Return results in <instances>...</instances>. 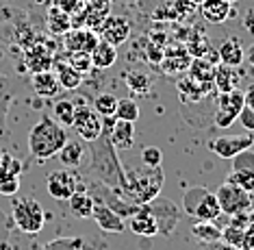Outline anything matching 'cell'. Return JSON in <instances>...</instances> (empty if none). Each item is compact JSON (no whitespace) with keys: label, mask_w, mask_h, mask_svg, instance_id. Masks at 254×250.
Returning a JSON list of instances; mask_svg holds the SVG:
<instances>
[{"label":"cell","mask_w":254,"mask_h":250,"mask_svg":"<svg viewBox=\"0 0 254 250\" xmlns=\"http://www.w3.org/2000/svg\"><path fill=\"white\" fill-rule=\"evenodd\" d=\"M35 2H39V4H42V2H46V0H35Z\"/></svg>","instance_id":"cell-46"},{"label":"cell","mask_w":254,"mask_h":250,"mask_svg":"<svg viewBox=\"0 0 254 250\" xmlns=\"http://www.w3.org/2000/svg\"><path fill=\"white\" fill-rule=\"evenodd\" d=\"M118 100L120 98H115L113 94H109V91H102V94H98L94 98V111L100 115V118H113L115 115V109H118Z\"/></svg>","instance_id":"cell-29"},{"label":"cell","mask_w":254,"mask_h":250,"mask_svg":"<svg viewBox=\"0 0 254 250\" xmlns=\"http://www.w3.org/2000/svg\"><path fill=\"white\" fill-rule=\"evenodd\" d=\"M215 196H217L219 209H222V213H226V216H241V213H246L248 209L252 207V196L228 181L224 185H219Z\"/></svg>","instance_id":"cell-6"},{"label":"cell","mask_w":254,"mask_h":250,"mask_svg":"<svg viewBox=\"0 0 254 250\" xmlns=\"http://www.w3.org/2000/svg\"><path fill=\"white\" fill-rule=\"evenodd\" d=\"M244 91L239 89H233V91H226V94H219L217 98V109H215V126L219 129H228L233 126L237 118H239L241 109H244Z\"/></svg>","instance_id":"cell-7"},{"label":"cell","mask_w":254,"mask_h":250,"mask_svg":"<svg viewBox=\"0 0 254 250\" xmlns=\"http://www.w3.org/2000/svg\"><path fill=\"white\" fill-rule=\"evenodd\" d=\"M100 39L102 42H107V44H111V46H122L126 39L130 37V31H132V26H130V20L128 17H124V15H107L105 17V22L100 24Z\"/></svg>","instance_id":"cell-10"},{"label":"cell","mask_w":254,"mask_h":250,"mask_svg":"<svg viewBox=\"0 0 254 250\" xmlns=\"http://www.w3.org/2000/svg\"><path fill=\"white\" fill-rule=\"evenodd\" d=\"M57 7L59 9H63L65 13H74L78 7H80V0H57Z\"/></svg>","instance_id":"cell-41"},{"label":"cell","mask_w":254,"mask_h":250,"mask_svg":"<svg viewBox=\"0 0 254 250\" xmlns=\"http://www.w3.org/2000/svg\"><path fill=\"white\" fill-rule=\"evenodd\" d=\"M18 191H20V176L0 178V194L2 196H15Z\"/></svg>","instance_id":"cell-38"},{"label":"cell","mask_w":254,"mask_h":250,"mask_svg":"<svg viewBox=\"0 0 254 250\" xmlns=\"http://www.w3.org/2000/svg\"><path fill=\"white\" fill-rule=\"evenodd\" d=\"M96 144L100 146V153L94 148V155H91V167L89 172L96 174L102 183H107L111 189H124V170L120 166V159L115 155V148L111 146L109 137L102 133L100 137L96 139Z\"/></svg>","instance_id":"cell-3"},{"label":"cell","mask_w":254,"mask_h":250,"mask_svg":"<svg viewBox=\"0 0 254 250\" xmlns=\"http://www.w3.org/2000/svg\"><path fill=\"white\" fill-rule=\"evenodd\" d=\"M237 70L228 66H215V74H213V87L217 94H226V91L237 89Z\"/></svg>","instance_id":"cell-23"},{"label":"cell","mask_w":254,"mask_h":250,"mask_svg":"<svg viewBox=\"0 0 254 250\" xmlns=\"http://www.w3.org/2000/svg\"><path fill=\"white\" fill-rule=\"evenodd\" d=\"M55 77L59 81L61 89H78L80 83H83V74H78L70 63H59L55 61Z\"/></svg>","instance_id":"cell-25"},{"label":"cell","mask_w":254,"mask_h":250,"mask_svg":"<svg viewBox=\"0 0 254 250\" xmlns=\"http://www.w3.org/2000/svg\"><path fill=\"white\" fill-rule=\"evenodd\" d=\"M161 161H163V153L157 146H146L141 150V164L148 167H161Z\"/></svg>","instance_id":"cell-37"},{"label":"cell","mask_w":254,"mask_h":250,"mask_svg":"<svg viewBox=\"0 0 254 250\" xmlns=\"http://www.w3.org/2000/svg\"><path fill=\"white\" fill-rule=\"evenodd\" d=\"M154 85V79L150 74L141 72V70H132V72L126 74V87L132 91L135 96H146Z\"/></svg>","instance_id":"cell-27"},{"label":"cell","mask_w":254,"mask_h":250,"mask_svg":"<svg viewBox=\"0 0 254 250\" xmlns=\"http://www.w3.org/2000/svg\"><path fill=\"white\" fill-rule=\"evenodd\" d=\"M237 120L241 122V126H244L246 131L254 133V111H252V109H248L244 104V109H241V113H239V118H237Z\"/></svg>","instance_id":"cell-40"},{"label":"cell","mask_w":254,"mask_h":250,"mask_svg":"<svg viewBox=\"0 0 254 250\" xmlns=\"http://www.w3.org/2000/svg\"><path fill=\"white\" fill-rule=\"evenodd\" d=\"M189 79L195 83H213V74H215V63H211L206 57H195L189 63Z\"/></svg>","instance_id":"cell-24"},{"label":"cell","mask_w":254,"mask_h":250,"mask_svg":"<svg viewBox=\"0 0 254 250\" xmlns=\"http://www.w3.org/2000/svg\"><path fill=\"white\" fill-rule=\"evenodd\" d=\"M244 102H246V107H248V109H252V111H254V85H250V87L246 89Z\"/></svg>","instance_id":"cell-42"},{"label":"cell","mask_w":254,"mask_h":250,"mask_svg":"<svg viewBox=\"0 0 254 250\" xmlns=\"http://www.w3.org/2000/svg\"><path fill=\"white\" fill-rule=\"evenodd\" d=\"M172 7H174L176 15H178V20H181V17L191 15L193 11L198 9V4L191 2V0H172Z\"/></svg>","instance_id":"cell-39"},{"label":"cell","mask_w":254,"mask_h":250,"mask_svg":"<svg viewBox=\"0 0 254 250\" xmlns=\"http://www.w3.org/2000/svg\"><path fill=\"white\" fill-rule=\"evenodd\" d=\"M165 183V174L161 167L143 166L139 170H126L124 172V194L135 202V205H148L159 196L161 187Z\"/></svg>","instance_id":"cell-1"},{"label":"cell","mask_w":254,"mask_h":250,"mask_svg":"<svg viewBox=\"0 0 254 250\" xmlns=\"http://www.w3.org/2000/svg\"><path fill=\"white\" fill-rule=\"evenodd\" d=\"M244 61H248V63H250V66L254 68V44H252L250 48L246 50V57H244Z\"/></svg>","instance_id":"cell-43"},{"label":"cell","mask_w":254,"mask_h":250,"mask_svg":"<svg viewBox=\"0 0 254 250\" xmlns=\"http://www.w3.org/2000/svg\"><path fill=\"white\" fill-rule=\"evenodd\" d=\"M46 26H48V31L55 33V35H65L67 31H72V15L65 13V11L59 9V7L55 4V7L48 11V17H46Z\"/></svg>","instance_id":"cell-26"},{"label":"cell","mask_w":254,"mask_h":250,"mask_svg":"<svg viewBox=\"0 0 254 250\" xmlns=\"http://www.w3.org/2000/svg\"><path fill=\"white\" fill-rule=\"evenodd\" d=\"M91 55V63H94V68L98 70H109L115 66V61H118V48L107 42H98V46L94 50L89 52Z\"/></svg>","instance_id":"cell-21"},{"label":"cell","mask_w":254,"mask_h":250,"mask_svg":"<svg viewBox=\"0 0 254 250\" xmlns=\"http://www.w3.org/2000/svg\"><path fill=\"white\" fill-rule=\"evenodd\" d=\"M191 233L193 237H198V240L202 242H217L219 237H222V231H219V226H215L213 222H202V220H198L193 226H191Z\"/></svg>","instance_id":"cell-30"},{"label":"cell","mask_w":254,"mask_h":250,"mask_svg":"<svg viewBox=\"0 0 254 250\" xmlns=\"http://www.w3.org/2000/svg\"><path fill=\"white\" fill-rule=\"evenodd\" d=\"M76 135H80L83 142H96L102 135V118L94 111V107L87 104H78L74 111V122H72Z\"/></svg>","instance_id":"cell-8"},{"label":"cell","mask_w":254,"mask_h":250,"mask_svg":"<svg viewBox=\"0 0 254 250\" xmlns=\"http://www.w3.org/2000/svg\"><path fill=\"white\" fill-rule=\"evenodd\" d=\"M115 118L126 120V122H137L139 120V104L132 98H120L118 109H115Z\"/></svg>","instance_id":"cell-31"},{"label":"cell","mask_w":254,"mask_h":250,"mask_svg":"<svg viewBox=\"0 0 254 250\" xmlns=\"http://www.w3.org/2000/svg\"><path fill=\"white\" fill-rule=\"evenodd\" d=\"M24 66L31 74L46 72L55 66V50L42 42L31 44L28 48H24Z\"/></svg>","instance_id":"cell-11"},{"label":"cell","mask_w":254,"mask_h":250,"mask_svg":"<svg viewBox=\"0 0 254 250\" xmlns=\"http://www.w3.org/2000/svg\"><path fill=\"white\" fill-rule=\"evenodd\" d=\"M74 111H76V104L72 100H67V98H61V100H57L53 104V120L57 124H61L63 129H65V126H72Z\"/></svg>","instance_id":"cell-28"},{"label":"cell","mask_w":254,"mask_h":250,"mask_svg":"<svg viewBox=\"0 0 254 250\" xmlns=\"http://www.w3.org/2000/svg\"><path fill=\"white\" fill-rule=\"evenodd\" d=\"M228 2H230V4H233V2H237V0H228Z\"/></svg>","instance_id":"cell-47"},{"label":"cell","mask_w":254,"mask_h":250,"mask_svg":"<svg viewBox=\"0 0 254 250\" xmlns=\"http://www.w3.org/2000/svg\"><path fill=\"white\" fill-rule=\"evenodd\" d=\"M183 207L191 218L202 220V222H215L219 218V213H222L215 191H209L204 187L189 189L183 198Z\"/></svg>","instance_id":"cell-4"},{"label":"cell","mask_w":254,"mask_h":250,"mask_svg":"<svg viewBox=\"0 0 254 250\" xmlns=\"http://www.w3.org/2000/svg\"><path fill=\"white\" fill-rule=\"evenodd\" d=\"M67 207H70L72 216L78 220H89L94 216V207H96V198L91 194L85 191V187L76 189L74 194L67 198Z\"/></svg>","instance_id":"cell-17"},{"label":"cell","mask_w":254,"mask_h":250,"mask_svg":"<svg viewBox=\"0 0 254 250\" xmlns=\"http://www.w3.org/2000/svg\"><path fill=\"white\" fill-rule=\"evenodd\" d=\"M85 153H87V148H85V144L83 142H78V139H67L65 142V146H63L59 150V159H61V164L65 166V167H78L80 166V161H83V157Z\"/></svg>","instance_id":"cell-22"},{"label":"cell","mask_w":254,"mask_h":250,"mask_svg":"<svg viewBox=\"0 0 254 250\" xmlns=\"http://www.w3.org/2000/svg\"><path fill=\"white\" fill-rule=\"evenodd\" d=\"M217 57H219V63L222 66H228V68H239L244 63V57H246V50L241 42L237 37H230L226 42L219 44L217 48Z\"/></svg>","instance_id":"cell-19"},{"label":"cell","mask_w":254,"mask_h":250,"mask_svg":"<svg viewBox=\"0 0 254 250\" xmlns=\"http://www.w3.org/2000/svg\"><path fill=\"white\" fill-rule=\"evenodd\" d=\"M246 28L250 33H254V11H250V13H248V17H246Z\"/></svg>","instance_id":"cell-44"},{"label":"cell","mask_w":254,"mask_h":250,"mask_svg":"<svg viewBox=\"0 0 254 250\" xmlns=\"http://www.w3.org/2000/svg\"><path fill=\"white\" fill-rule=\"evenodd\" d=\"M80 187L83 185L78 183V178L70 170H55L46 176V189L55 200H67Z\"/></svg>","instance_id":"cell-9"},{"label":"cell","mask_w":254,"mask_h":250,"mask_svg":"<svg viewBox=\"0 0 254 250\" xmlns=\"http://www.w3.org/2000/svg\"><path fill=\"white\" fill-rule=\"evenodd\" d=\"M13 222L18 224L22 233L37 235L46 226L44 207L35 198H18L13 202Z\"/></svg>","instance_id":"cell-5"},{"label":"cell","mask_w":254,"mask_h":250,"mask_svg":"<svg viewBox=\"0 0 254 250\" xmlns=\"http://www.w3.org/2000/svg\"><path fill=\"white\" fill-rule=\"evenodd\" d=\"M191 59L193 57L187 52V48L183 44H178V46H172V48H163V57L159 61V68L165 74H183L189 70Z\"/></svg>","instance_id":"cell-12"},{"label":"cell","mask_w":254,"mask_h":250,"mask_svg":"<svg viewBox=\"0 0 254 250\" xmlns=\"http://www.w3.org/2000/svg\"><path fill=\"white\" fill-rule=\"evenodd\" d=\"M42 250H85V240L83 237H57Z\"/></svg>","instance_id":"cell-33"},{"label":"cell","mask_w":254,"mask_h":250,"mask_svg":"<svg viewBox=\"0 0 254 250\" xmlns=\"http://www.w3.org/2000/svg\"><path fill=\"white\" fill-rule=\"evenodd\" d=\"M33 89H35V94L39 98H44V100H53V98L59 96L61 85H59V81H57L53 70H46V72L33 74Z\"/></svg>","instance_id":"cell-18"},{"label":"cell","mask_w":254,"mask_h":250,"mask_svg":"<svg viewBox=\"0 0 254 250\" xmlns=\"http://www.w3.org/2000/svg\"><path fill=\"white\" fill-rule=\"evenodd\" d=\"M233 172L254 174V150L252 148H248L244 153L233 157Z\"/></svg>","instance_id":"cell-35"},{"label":"cell","mask_w":254,"mask_h":250,"mask_svg":"<svg viewBox=\"0 0 254 250\" xmlns=\"http://www.w3.org/2000/svg\"><path fill=\"white\" fill-rule=\"evenodd\" d=\"M226 181H228V183H233V185H237V187H241L244 191H248V194H252V191H254V174L230 172Z\"/></svg>","instance_id":"cell-36"},{"label":"cell","mask_w":254,"mask_h":250,"mask_svg":"<svg viewBox=\"0 0 254 250\" xmlns=\"http://www.w3.org/2000/svg\"><path fill=\"white\" fill-rule=\"evenodd\" d=\"M200 15L211 24H222L233 15V4L228 0H202L198 4Z\"/></svg>","instance_id":"cell-15"},{"label":"cell","mask_w":254,"mask_h":250,"mask_svg":"<svg viewBox=\"0 0 254 250\" xmlns=\"http://www.w3.org/2000/svg\"><path fill=\"white\" fill-rule=\"evenodd\" d=\"M91 218H94L96 224L100 226L102 231H107V233H122V231L126 229L122 216H118V213H115L109 205H105V202H96L94 216Z\"/></svg>","instance_id":"cell-16"},{"label":"cell","mask_w":254,"mask_h":250,"mask_svg":"<svg viewBox=\"0 0 254 250\" xmlns=\"http://www.w3.org/2000/svg\"><path fill=\"white\" fill-rule=\"evenodd\" d=\"M67 135L61 124H57L53 118H44L28 131V148L39 161L53 159L59 155V150L65 146Z\"/></svg>","instance_id":"cell-2"},{"label":"cell","mask_w":254,"mask_h":250,"mask_svg":"<svg viewBox=\"0 0 254 250\" xmlns=\"http://www.w3.org/2000/svg\"><path fill=\"white\" fill-rule=\"evenodd\" d=\"M254 146V135L244 137H217L209 144V148L215 153L219 159H233L235 155L244 153V150Z\"/></svg>","instance_id":"cell-13"},{"label":"cell","mask_w":254,"mask_h":250,"mask_svg":"<svg viewBox=\"0 0 254 250\" xmlns=\"http://www.w3.org/2000/svg\"><path fill=\"white\" fill-rule=\"evenodd\" d=\"M130 231L139 237H154L159 233V222L146 207H141L139 211L130 216Z\"/></svg>","instance_id":"cell-20"},{"label":"cell","mask_w":254,"mask_h":250,"mask_svg":"<svg viewBox=\"0 0 254 250\" xmlns=\"http://www.w3.org/2000/svg\"><path fill=\"white\" fill-rule=\"evenodd\" d=\"M65 63H70V66L76 70L78 74H89L91 68H94V63H91V55L89 52H76V50H67V57H65Z\"/></svg>","instance_id":"cell-32"},{"label":"cell","mask_w":254,"mask_h":250,"mask_svg":"<svg viewBox=\"0 0 254 250\" xmlns=\"http://www.w3.org/2000/svg\"><path fill=\"white\" fill-rule=\"evenodd\" d=\"M100 42V37L87 26L72 28L65 33V48L67 50H76V52H91Z\"/></svg>","instance_id":"cell-14"},{"label":"cell","mask_w":254,"mask_h":250,"mask_svg":"<svg viewBox=\"0 0 254 250\" xmlns=\"http://www.w3.org/2000/svg\"><path fill=\"white\" fill-rule=\"evenodd\" d=\"M20 174H22V161L7 153H0V178L20 176Z\"/></svg>","instance_id":"cell-34"},{"label":"cell","mask_w":254,"mask_h":250,"mask_svg":"<svg viewBox=\"0 0 254 250\" xmlns=\"http://www.w3.org/2000/svg\"><path fill=\"white\" fill-rule=\"evenodd\" d=\"M191 2H195V4H200V2H202V0H191Z\"/></svg>","instance_id":"cell-45"}]
</instances>
